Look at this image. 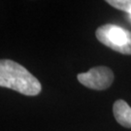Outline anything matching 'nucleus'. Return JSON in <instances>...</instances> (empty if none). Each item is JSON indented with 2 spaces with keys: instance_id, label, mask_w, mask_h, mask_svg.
<instances>
[{
  "instance_id": "1",
  "label": "nucleus",
  "mask_w": 131,
  "mask_h": 131,
  "mask_svg": "<svg viewBox=\"0 0 131 131\" xmlns=\"http://www.w3.org/2000/svg\"><path fill=\"white\" fill-rule=\"evenodd\" d=\"M0 86L19 93L35 96L41 92V84L24 66L10 59H0Z\"/></svg>"
},
{
  "instance_id": "2",
  "label": "nucleus",
  "mask_w": 131,
  "mask_h": 131,
  "mask_svg": "<svg viewBox=\"0 0 131 131\" xmlns=\"http://www.w3.org/2000/svg\"><path fill=\"white\" fill-rule=\"evenodd\" d=\"M96 38L100 43L122 54H131V31L116 24H104L97 28Z\"/></svg>"
},
{
  "instance_id": "3",
  "label": "nucleus",
  "mask_w": 131,
  "mask_h": 131,
  "mask_svg": "<svg viewBox=\"0 0 131 131\" xmlns=\"http://www.w3.org/2000/svg\"><path fill=\"white\" fill-rule=\"evenodd\" d=\"M81 84L94 90L107 89L114 82V73L106 66H96L77 76Z\"/></svg>"
},
{
  "instance_id": "4",
  "label": "nucleus",
  "mask_w": 131,
  "mask_h": 131,
  "mask_svg": "<svg viewBox=\"0 0 131 131\" xmlns=\"http://www.w3.org/2000/svg\"><path fill=\"white\" fill-rule=\"evenodd\" d=\"M114 117L121 125L131 128V107L124 100H117L113 106Z\"/></svg>"
},
{
  "instance_id": "5",
  "label": "nucleus",
  "mask_w": 131,
  "mask_h": 131,
  "mask_svg": "<svg viewBox=\"0 0 131 131\" xmlns=\"http://www.w3.org/2000/svg\"><path fill=\"white\" fill-rule=\"evenodd\" d=\"M107 3L116 9L131 14V0H108Z\"/></svg>"
},
{
  "instance_id": "6",
  "label": "nucleus",
  "mask_w": 131,
  "mask_h": 131,
  "mask_svg": "<svg viewBox=\"0 0 131 131\" xmlns=\"http://www.w3.org/2000/svg\"><path fill=\"white\" fill-rule=\"evenodd\" d=\"M129 16H130V19H131V14H130V15H129Z\"/></svg>"
}]
</instances>
